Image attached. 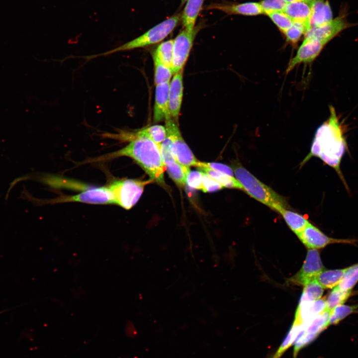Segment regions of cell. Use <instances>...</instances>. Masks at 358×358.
I'll use <instances>...</instances> for the list:
<instances>
[{"label":"cell","mask_w":358,"mask_h":358,"mask_svg":"<svg viewBox=\"0 0 358 358\" xmlns=\"http://www.w3.org/2000/svg\"><path fill=\"white\" fill-rule=\"evenodd\" d=\"M204 0H187L181 15L184 28L192 30L195 27L197 17L202 8Z\"/></svg>","instance_id":"20"},{"label":"cell","mask_w":358,"mask_h":358,"mask_svg":"<svg viewBox=\"0 0 358 358\" xmlns=\"http://www.w3.org/2000/svg\"><path fill=\"white\" fill-rule=\"evenodd\" d=\"M208 8L217 9L228 14H237L244 15H256L263 13L260 3L255 2L232 5L212 4H210L208 7Z\"/></svg>","instance_id":"19"},{"label":"cell","mask_w":358,"mask_h":358,"mask_svg":"<svg viewBox=\"0 0 358 358\" xmlns=\"http://www.w3.org/2000/svg\"><path fill=\"white\" fill-rule=\"evenodd\" d=\"M346 269L323 270L316 279L324 288H333L339 284Z\"/></svg>","instance_id":"22"},{"label":"cell","mask_w":358,"mask_h":358,"mask_svg":"<svg viewBox=\"0 0 358 358\" xmlns=\"http://www.w3.org/2000/svg\"><path fill=\"white\" fill-rule=\"evenodd\" d=\"M173 154L176 162L189 167H197L199 161L196 158L184 141L179 126L174 133Z\"/></svg>","instance_id":"15"},{"label":"cell","mask_w":358,"mask_h":358,"mask_svg":"<svg viewBox=\"0 0 358 358\" xmlns=\"http://www.w3.org/2000/svg\"><path fill=\"white\" fill-rule=\"evenodd\" d=\"M183 69L174 74L170 83L169 100L172 118L177 123L180 113L183 97Z\"/></svg>","instance_id":"12"},{"label":"cell","mask_w":358,"mask_h":358,"mask_svg":"<svg viewBox=\"0 0 358 358\" xmlns=\"http://www.w3.org/2000/svg\"><path fill=\"white\" fill-rule=\"evenodd\" d=\"M260 3L263 13L267 14L274 11H283L287 2L284 0H264Z\"/></svg>","instance_id":"36"},{"label":"cell","mask_w":358,"mask_h":358,"mask_svg":"<svg viewBox=\"0 0 358 358\" xmlns=\"http://www.w3.org/2000/svg\"><path fill=\"white\" fill-rule=\"evenodd\" d=\"M284 0L287 3H288V2H294V1L306 0Z\"/></svg>","instance_id":"42"},{"label":"cell","mask_w":358,"mask_h":358,"mask_svg":"<svg viewBox=\"0 0 358 358\" xmlns=\"http://www.w3.org/2000/svg\"><path fill=\"white\" fill-rule=\"evenodd\" d=\"M347 27L342 17H338L322 25L311 28L305 34V38L316 39L328 43Z\"/></svg>","instance_id":"11"},{"label":"cell","mask_w":358,"mask_h":358,"mask_svg":"<svg viewBox=\"0 0 358 358\" xmlns=\"http://www.w3.org/2000/svg\"><path fill=\"white\" fill-rule=\"evenodd\" d=\"M233 171L236 179L242 185L243 190L251 197L277 212L285 208L284 200L281 196L241 165L234 164Z\"/></svg>","instance_id":"3"},{"label":"cell","mask_w":358,"mask_h":358,"mask_svg":"<svg viewBox=\"0 0 358 358\" xmlns=\"http://www.w3.org/2000/svg\"><path fill=\"white\" fill-rule=\"evenodd\" d=\"M324 269L319 252L316 249H309L301 268L290 280L295 284L304 286L315 279Z\"/></svg>","instance_id":"8"},{"label":"cell","mask_w":358,"mask_h":358,"mask_svg":"<svg viewBox=\"0 0 358 358\" xmlns=\"http://www.w3.org/2000/svg\"><path fill=\"white\" fill-rule=\"evenodd\" d=\"M352 290H343L337 286L333 288L326 298V309L332 310L335 307L344 304L352 294Z\"/></svg>","instance_id":"27"},{"label":"cell","mask_w":358,"mask_h":358,"mask_svg":"<svg viewBox=\"0 0 358 358\" xmlns=\"http://www.w3.org/2000/svg\"><path fill=\"white\" fill-rule=\"evenodd\" d=\"M304 326V324L296 325L293 323L287 336L271 358H280L287 349L294 344L298 333Z\"/></svg>","instance_id":"30"},{"label":"cell","mask_w":358,"mask_h":358,"mask_svg":"<svg viewBox=\"0 0 358 358\" xmlns=\"http://www.w3.org/2000/svg\"><path fill=\"white\" fill-rule=\"evenodd\" d=\"M331 311L325 309L315 317L308 325L306 333L318 336L329 325Z\"/></svg>","instance_id":"26"},{"label":"cell","mask_w":358,"mask_h":358,"mask_svg":"<svg viewBox=\"0 0 358 358\" xmlns=\"http://www.w3.org/2000/svg\"><path fill=\"white\" fill-rule=\"evenodd\" d=\"M70 202L94 204H115L113 195L107 185L88 187L77 194L62 196L50 201V203Z\"/></svg>","instance_id":"7"},{"label":"cell","mask_w":358,"mask_h":358,"mask_svg":"<svg viewBox=\"0 0 358 358\" xmlns=\"http://www.w3.org/2000/svg\"><path fill=\"white\" fill-rule=\"evenodd\" d=\"M3 312H4V311H2L0 312V314L3 313Z\"/></svg>","instance_id":"44"},{"label":"cell","mask_w":358,"mask_h":358,"mask_svg":"<svg viewBox=\"0 0 358 358\" xmlns=\"http://www.w3.org/2000/svg\"><path fill=\"white\" fill-rule=\"evenodd\" d=\"M314 0H306L288 2L283 10L293 21L303 23L306 26V32L308 30V21L311 15Z\"/></svg>","instance_id":"16"},{"label":"cell","mask_w":358,"mask_h":358,"mask_svg":"<svg viewBox=\"0 0 358 358\" xmlns=\"http://www.w3.org/2000/svg\"><path fill=\"white\" fill-rule=\"evenodd\" d=\"M166 169L169 176L180 187L185 185L187 177L190 171L189 167L175 162L167 165Z\"/></svg>","instance_id":"25"},{"label":"cell","mask_w":358,"mask_h":358,"mask_svg":"<svg viewBox=\"0 0 358 358\" xmlns=\"http://www.w3.org/2000/svg\"><path fill=\"white\" fill-rule=\"evenodd\" d=\"M126 334L129 337H134L136 335L135 328L133 326H129L127 325L126 328Z\"/></svg>","instance_id":"41"},{"label":"cell","mask_w":358,"mask_h":358,"mask_svg":"<svg viewBox=\"0 0 358 358\" xmlns=\"http://www.w3.org/2000/svg\"><path fill=\"white\" fill-rule=\"evenodd\" d=\"M358 281V263L347 268L344 275L337 285L341 290H350Z\"/></svg>","instance_id":"29"},{"label":"cell","mask_w":358,"mask_h":358,"mask_svg":"<svg viewBox=\"0 0 358 358\" xmlns=\"http://www.w3.org/2000/svg\"><path fill=\"white\" fill-rule=\"evenodd\" d=\"M324 288L316 279H314L304 285L300 302L313 301L321 298Z\"/></svg>","instance_id":"28"},{"label":"cell","mask_w":358,"mask_h":358,"mask_svg":"<svg viewBox=\"0 0 358 358\" xmlns=\"http://www.w3.org/2000/svg\"><path fill=\"white\" fill-rule=\"evenodd\" d=\"M333 19L332 10L327 0H314L308 21V30L328 22Z\"/></svg>","instance_id":"17"},{"label":"cell","mask_w":358,"mask_h":358,"mask_svg":"<svg viewBox=\"0 0 358 358\" xmlns=\"http://www.w3.org/2000/svg\"><path fill=\"white\" fill-rule=\"evenodd\" d=\"M152 182L154 181L151 179L142 180L123 179L115 180L107 185L113 195L115 204L129 210L138 201L145 186Z\"/></svg>","instance_id":"5"},{"label":"cell","mask_w":358,"mask_h":358,"mask_svg":"<svg viewBox=\"0 0 358 358\" xmlns=\"http://www.w3.org/2000/svg\"><path fill=\"white\" fill-rule=\"evenodd\" d=\"M178 123L172 118L165 121L166 136L160 146L162 158L165 165L176 162L173 154L174 133Z\"/></svg>","instance_id":"18"},{"label":"cell","mask_w":358,"mask_h":358,"mask_svg":"<svg viewBox=\"0 0 358 358\" xmlns=\"http://www.w3.org/2000/svg\"><path fill=\"white\" fill-rule=\"evenodd\" d=\"M326 298H324L313 301H299L293 324L308 325L315 317L326 309Z\"/></svg>","instance_id":"14"},{"label":"cell","mask_w":358,"mask_h":358,"mask_svg":"<svg viewBox=\"0 0 358 358\" xmlns=\"http://www.w3.org/2000/svg\"><path fill=\"white\" fill-rule=\"evenodd\" d=\"M198 168L200 169L201 171H203L208 174L210 177L221 184L223 187L243 189L242 185L234 177L204 166H201Z\"/></svg>","instance_id":"24"},{"label":"cell","mask_w":358,"mask_h":358,"mask_svg":"<svg viewBox=\"0 0 358 358\" xmlns=\"http://www.w3.org/2000/svg\"><path fill=\"white\" fill-rule=\"evenodd\" d=\"M283 217L291 230L296 235L301 233L309 223L299 214L286 209H281L278 212Z\"/></svg>","instance_id":"21"},{"label":"cell","mask_w":358,"mask_h":358,"mask_svg":"<svg viewBox=\"0 0 358 358\" xmlns=\"http://www.w3.org/2000/svg\"><path fill=\"white\" fill-rule=\"evenodd\" d=\"M142 132L160 147L165 139L167 131L165 126L154 125L141 129Z\"/></svg>","instance_id":"33"},{"label":"cell","mask_w":358,"mask_h":358,"mask_svg":"<svg viewBox=\"0 0 358 358\" xmlns=\"http://www.w3.org/2000/svg\"><path fill=\"white\" fill-rule=\"evenodd\" d=\"M170 82L156 86L153 121L159 122L172 118L169 100Z\"/></svg>","instance_id":"13"},{"label":"cell","mask_w":358,"mask_h":358,"mask_svg":"<svg viewBox=\"0 0 358 358\" xmlns=\"http://www.w3.org/2000/svg\"><path fill=\"white\" fill-rule=\"evenodd\" d=\"M186 184L191 188L203 191L202 172L190 171L187 177Z\"/></svg>","instance_id":"37"},{"label":"cell","mask_w":358,"mask_h":358,"mask_svg":"<svg viewBox=\"0 0 358 358\" xmlns=\"http://www.w3.org/2000/svg\"><path fill=\"white\" fill-rule=\"evenodd\" d=\"M187 0H181V4L182 5L184 4L185 2H186Z\"/></svg>","instance_id":"43"},{"label":"cell","mask_w":358,"mask_h":358,"mask_svg":"<svg viewBox=\"0 0 358 358\" xmlns=\"http://www.w3.org/2000/svg\"><path fill=\"white\" fill-rule=\"evenodd\" d=\"M102 136L129 143L117 151L94 159L95 161L129 157L144 170L150 179L159 184H165L164 173L166 169L160 147L146 135L141 129L132 131L120 130L117 133H105Z\"/></svg>","instance_id":"1"},{"label":"cell","mask_w":358,"mask_h":358,"mask_svg":"<svg viewBox=\"0 0 358 358\" xmlns=\"http://www.w3.org/2000/svg\"><path fill=\"white\" fill-rule=\"evenodd\" d=\"M181 19L177 14L150 29L142 35L112 50L100 54L84 57L87 60L118 52L129 51L158 43L166 38L176 27Z\"/></svg>","instance_id":"4"},{"label":"cell","mask_w":358,"mask_h":358,"mask_svg":"<svg viewBox=\"0 0 358 358\" xmlns=\"http://www.w3.org/2000/svg\"><path fill=\"white\" fill-rule=\"evenodd\" d=\"M201 166L206 167L216 171L234 177L233 170L229 166L223 164L217 163H207L199 161L197 168H198Z\"/></svg>","instance_id":"39"},{"label":"cell","mask_w":358,"mask_h":358,"mask_svg":"<svg viewBox=\"0 0 358 358\" xmlns=\"http://www.w3.org/2000/svg\"><path fill=\"white\" fill-rule=\"evenodd\" d=\"M330 111L329 118L316 131L310 152L306 159L312 156L319 158L337 172L344 185L347 186L341 170L347 144L335 108L330 107Z\"/></svg>","instance_id":"2"},{"label":"cell","mask_w":358,"mask_h":358,"mask_svg":"<svg viewBox=\"0 0 358 358\" xmlns=\"http://www.w3.org/2000/svg\"><path fill=\"white\" fill-rule=\"evenodd\" d=\"M306 32L305 25L302 22L293 21L292 26L285 33L286 41L291 44H296L302 34Z\"/></svg>","instance_id":"35"},{"label":"cell","mask_w":358,"mask_h":358,"mask_svg":"<svg viewBox=\"0 0 358 358\" xmlns=\"http://www.w3.org/2000/svg\"><path fill=\"white\" fill-rule=\"evenodd\" d=\"M200 28L199 25L195 27L192 30L184 28L174 40L171 67L174 75L183 69Z\"/></svg>","instance_id":"6"},{"label":"cell","mask_w":358,"mask_h":358,"mask_svg":"<svg viewBox=\"0 0 358 358\" xmlns=\"http://www.w3.org/2000/svg\"><path fill=\"white\" fill-rule=\"evenodd\" d=\"M303 244L310 249H319L333 243H352L354 241L329 237L316 227L309 223L297 235Z\"/></svg>","instance_id":"9"},{"label":"cell","mask_w":358,"mask_h":358,"mask_svg":"<svg viewBox=\"0 0 358 358\" xmlns=\"http://www.w3.org/2000/svg\"><path fill=\"white\" fill-rule=\"evenodd\" d=\"M173 39L161 43L153 53V60L157 61L171 69L173 58Z\"/></svg>","instance_id":"23"},{"label":"cell","mask_w":358,"mask_h":358,"mask_svg":"<svg viewBox=\"0 0 358 358\" xmlns=\"http://www.w3.org/2000/svg\"><path fill=\"white\" fill-rule=\"evenodd\" d=\"M358 305H347L342 304L335 307L331 311L329 320V325L336 324L350 314L354 313Z\"/></svg>","instance_id":"31"},{"label":"cell","mask_w":358,"mask_h":358,"mask_svg":"<svg viewBox=\"0 0 358 358\" xmlns=\"http://www.w3.org/2000/svg\"><path fill=\"white\" fill-rule=\"evenodd\" d=\"M202 172V182L204 192H211L219 190L223 188V186L219 182L210 177L205 172Z\"/></svg>","instance_id":"38"},{"label":"cell","mask_w":358,"mask_h":358,"mask_svg":"<svg viewBox=\"0 0 358 358\" xmlns=\"http://www.w3.org/2000/svg\"><path fill=\"white\" fill-rule=\"evenodd\" d=\"M317 336V335L314 334L305 333L302 337L298 340L294 344V358H296V356L299 351L314 341Z\"/></svg>","instance_id":"40"},{"label":"cell","mask_w":358,"mask_h":358,"mask_svg":"<svg viewBox=\"0 0 358 358\" xmlns=\"http://www.w3.org/2000/svg\"><path fill=\"white\" fill-rule=\"evenodd\" d=\"M327 43L325 41L316 39L305 38L296 55L288 63L286 73L291 71L299 64L309 63L313 61Z\"/></svg>","instance_id":"10"},{"label":"cell","mask_w":358,"mask_h":358,"mask_svg":"<svg viewBox=\"0 0 358 358\" xmlns=\"http://www.w3.org/2000/svg\"><path fill=\"white\" fill-rule=\"evenodd\" d=\"M267 14L283 33L293 24V21L283 11H274Z\"/></svg>","instance_id":"34"},{"label":"cell","mask_w":358,"mask_h":358,"mask_svg":"<svg viewBox=\"0 0 358 358\" xmlns=\"http://www.w3.org/2000/svg\"><path fill=\"white\" fill-rule=\"evenodd\" d=\"M154 63L155 85L157 86L170 82L174 75L172 69L157 61L154 60Z\"/></svg>","instance_id":"32"}]
</instances>
